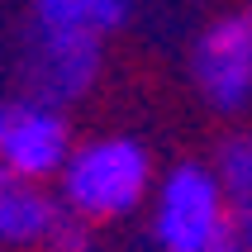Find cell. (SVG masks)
<instances>
[{
    "label": "cell",
    "mask_w": 252,
    "mask_h": 252,
    "mask_svg": "<svg viewBox=\"0 0 252 252\" xmlns=\"http://www.w3.org/2000/svg\"><path fill=\"white\" fill-rule=\"evenodd\" d=\"M248 10H252V0H248Z\"/></svg>",
    "instance_id": "cell-12"
},
{
    "label": "cell",
    "mask_w": 252,
    "mask_h": 252,
    "mask_svg": "<svg viewBox=\"0 0 252 252\" xmlns=\"http://www.w3.org/2000/svg\"><path fill=\"white\" fill-rule=\"evenodd\" d=\"M100 76H105V38L24 24V33H19V86H24V95L48 100L57 110H71L100 86Z\"/></svg>",
    "instance_id": "cell-3"
},
{
    "label": "cell",
    "mask_w": 252,
    "mask_h": 252,
    "mask_svg": "<svg viewBox=\"0 0 252 252\" xmlns=\"http://www.w3.org/2000/svg\"><path fill=\"white\" fill-rule=\"evenodd\" d=\"M153 186H157V162L148 143L133 133H95V138H81L71 148L53 190L62 200V210L105 228L148 210Z\"/></svg>",
    "instance_id": "cell-1"
},
{
    "label": "cell",
    "mask_w": 252,
    "mask_h": 252,
    "mask_svg": "<svg viewBox=\"0 0 252 252\" xmlns=\"http://www.w3.org/2000/svg\"><path fill=\"white\" fill-rule=\"evenodd\" d=\"M43 252H95V224H86L71 210H62L57 224L48 228V238H43Z\"/></svg>",
    "instance_id": "cell-9"
},
{
    "label": "cell",
    "mask_w": 252,
    "mask_h": 252,
    "mask_svg": "<svg viewBox=\"0 0 252 252\" xmlns=\"http://www.w3.org/2000/svg\"><path fill=\"white\" fill-rule=\"evenodd\" d=\"M128 14L133 0H29V24L91 38H114L128 24Z\"/></svg>",
    "instance_id": "cell-8"
},
{
    "label": "cell",
    "mask_w": 252,
    "mask_h": 252,
    "mask_svg": "<svg viewBox=\"0 0 252 252\" xmlns=\"http://www.w3.org/2000/svg\"><path fill=\"white\" fill-rule=\"evenodd\" d=\"M62 200L53 186L19 181V176H0V248L10 252H43L48 228L57 224Z\"/></svg>",
    "instance_id": "cell-6"
},
{
    "label": "cell",
    "mask_w": 252,
    "mask_h": 252,
    "mask_svg": "<svg viewBox=\"0 0 252 252\" xmlns=\"http://www.w3.org/2000/svg\"><path fill=\"white\" fill-rule=\"evenodd\" d=\"M148 238L157 252H219L233 243L228 233V200L214 162L181 157L157 171L148 195Z\"/></svg>",
    "instance_id": "cell-2"
},
{
    "label": "cell",
    "mask_w": 252,
    "mask_h": 252,
    "mask_svg": "<svg viewBox=\"0 0 252 252\" xmlns=\"http://www.w3.org/2000/svg\"><path fill=\"white\" fill-rule=\"evenodd\" d=\"M186 71L195 95L224 119H238L252 110V10H228L214 14L195 33Z\"/></svg>",
    "instance_id": "cell-4"
},
{
    "label": "cell",
    "mask_w": 252,
    "mask_h": 252,
    "mask_svg": "<svg viewBox=\"0 0 252 252\" xmlns=\"http://www.w3.org/2000/svg\"><path fill=\"white\" fill-rule=\"evenodd\" d=\"M210 162L228 200V233L238 248L252 252V128H228Z\"/></svg>",
    "instance_id": "cell-7"
},
{
    "label": "cell",
    "mask_w": 252,
    "mask_h": 252,
    "mask_svg": "<svg viewBox=\"0 0 252 252\" xmlns=\"http://www.w3.org/2000/svg\"><path fill=\"white\" fill-rule=\"evenodd\" d=\"M219 252H248V248H238V243H224V248H219Z\"/></svg>",
    "instance_id": "cell-10"
},
{
    "label": "cell",
    "mask_w": 252,
    "mask_h": 252,
    "mask_svg": "<svg viewBox=\"0 0 252 252\" xmlns=\"http://www.w3.org/2000/svg\"><path fill=\"white\" fill-rule=\"evenodd\" d=\"M71 148H76V138H71L67 110L33 100L24 91L0 100V167L10 176L53 186L57 171L67 167Z\"/></svg>",
    "instance_id": "cell-5"
},
{
    "label": "cell",
    "mask_w": 252,
    "mask_h": 252,
    "mask_svg": "<svg viewBox=\"0 0 252 252\" xmlns=\"http://www.w3.org/2000/svg\"><path fill=\"white\" fill-rule=\"evenodd\" d=\"M0 176H5V167H0Z\"/></svg>",
    "instance_id": "cell-11"
}]
</instances>
